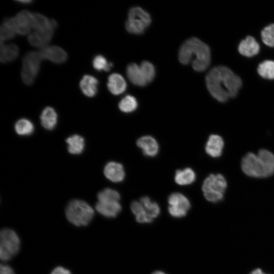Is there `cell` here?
Wrapping results in <instances>:
<instances>
[{
    "label": "cell",
    "instance_id": "cell-8",
    "mask_svg": "<svg viewBox=\"0 0 274 274\" xmlns=\"http://www.w3.org/2000/svg\"><path fill=\"white\" fill-rule=\"evenodd\" d=\"M20 240L16 233L10 229H4L0 233V258L6 261L18 252Z\"/></svg>",
    "mask_w": 274,
    "mask_h": 274
},
{
    "label": "cell",
    "instance_id": "cell-1",
    "mask_svg": "<svg viewBox=\"0 0 274 274\" xmlns=\"http://www.w3.org/2000/svg\"><path fill=\"white\" fill-rule=\"evenodd\" d=\"M206 82L210 94L220 102L236 96L242 86L241 78L224 66L212 68L206 76Z\"/></svg>",
    "mask_w": 274,
    "mask_h": 274
},
{
    "label": "cell",
    "instance_id": "cell-32",
    "mask_svg": "<svg viewBox=\"0 0 274 274\" xmlns=\"http://www.w3.org/2000/svg\"><path fill=\"white\" fill-rule=\"evenodd\" d=\"M144 77L147 84L152 82L155 78V69L151 62L148 61H143L140 65Z\"/></svg>",
    "mask_w": 274,
    "mask_h": 274
},
{
    "label": "cell",
    "instance_id": "cell-25",
    "mask_svg": "<svg viewBox=\"0 0 274 274\" xmlns=\"http://www.w3.org/2000/svg\"><path fill=\"white\" fill-rule=\"evenodd\" d=\"M130 209L135 215L138 222L149 223L152 222L153 220L149 217L146 210L140 201H132L130 204Z\"/></svg>",
    "mask_w": 274,
    "mask_h": 274
},
{
    "label": "cell",
    "instance_id": "cell-22",
    "mask_svg": "<svg viewBox=\"0 0 274 274\" xmlns=\"http://www.w3.org/2000/svg\"><path fill=\"white\" fill-rule=\"evenodd\" d=\"M40 119L41 124L45 128L51 130L56 125L57 115L53 108L47 107L42 111Z\"/></svg>",
    "mask_w": 274,
    "mask_h": 274
},
{
    "label": "cell",
    "instance_id": "cell-16",
    "mask_svg": "<svg viewBox=\"0 0 274 274\" xmlns=\"http://www.w3.org/2000/svg\"><path fill=\"white\" fill-rule=\"evenodd\" d=\"M223 147V139L217 134H212L206 143L205 150L211 157L217 158L221 155Z\"/></svg>",
    "mask_w": 274,
    "mask_h": 274
},
{
    "label": "cell",
    "instance_id": "cell-9",
    "mask_svg": "<svg viewBox=\"0 0 274 274\" xmlns=\"http://www.w3.org/2000/svg\"><path fill=\"white\" fill-rule=\"evenodd\" d=\"M33 14L23 10L15 16L4 21L16 34L25 35L29 33L32 28Z\"/></svg>",
    "mask_w": 274,
    "mask_h": 274
},
{
    "label": "cell",
    "instance_id": "cell-4",
    "mask_svg": "<svg viewBox=\"0 0 274 274\" xmlns=\"http://www.w3.org/2000/svg\"><path fill=\"white\" fill-rule=\"evenodd\" d=\"M65 214L67 220L75 225L86 226L92 219L94 211L85 201L73 199L67 204Z\"/></svg>",
    "mask_w": 274,
    "mask_h": 274
},
{
    "label": "cell",
    "instance_id": "cell-20",
    "mask_svg": "<svg viewBox=\"0 0 274 274\" xmlns=\"http://www.w3.org/2000/svg\"><path fill=\"white\" fill-rule=\"evenodd\" d=\"M98 80L94 77L86 75L81 79L80 87L83 93L88 97H93L97 92Z\"/></svg>",
    "mask_w": 274,
    "mask_h": 274
},
{
    "label": "cell",
    "instance_id": "cell-7",
    "mask_svg": "<svg viewBox=\"0 0 274 274\" xmlns=\"http://www.w3.org/2000/svg\"><path fill=\"white\" fill-rule=\"evenodd\" d=\"M42 60L39 51H30L24 55L21 71V79L24 84L30 85L33 83L39 73Z\"/></svg>",
    "mask_w": 274,
    "mask_h": 274
},
{
    "label": "cell",
    "instance_id": "cell-6",
    "mask_svg": "<svg viewBox=\"0 0 274 274\" xmlns=\"http://www.w3.org/2000/svg\"><path fill=\"white\" fill-rule=\"evenodd\" d=\"M151 22V17L148 12L139 7H134L128 12L125 22L126 29L129 33L140 35L144 32Z\"/></svg>",
    "mask_w": 274,
    "mask_h": 274
},
{
    "label": "cell",
    "instance_id": "cell-27",
    "mask_svg": "<svg viewBox=\"0 0 274 274\" xmlns=\"http://www.w3.org/2000/svg\"><path fill=\"white\" fill-rule=\"evenodd\" d=\"M140 201L146 210L149 217L153 220L160 213V210L158 204L151 200L148 196L142 197Z\"/></svg>",
    "mask_w": 274,
    "mask_h": 274
},
{
    "label": "cell",
    "instance_id": "cell-40",
    "mask_svg": "<svg viewBox=\"0 0 274 274\" xmlns=\"http://www.w3.org/2000/svg\"><path fill=\"white\" fill-rule=\"evenodd\" d=\"M20 3H29L30 2H31L30 1H19Z\"/></svg>",
    "mask_w": 274,
    "mask_h": 274
},
{
    "label": "cell",
    "instance_id": "cell-15",
    "mask_svg": "<svg viewBox=\"0 0 274 274\" xmlns=\"http://www.w3.org/2000/svg\"><path fill=\"white\" fill-rule=\"evenodd\" d=\"M96 211L108 218H114L121 212L122 207L119 201H97L95 205Z\"/></svg>",
    "mask_w": 274,
    "mask_h": 274
},
{
    "label": "cell",
    "instance_id": "cell-28",
    "mask_svg": "<svg viewBox=\"0 0 274 274\" xmlns=\"http://www.w3.org/2000/svg\"><path fill=\"white\" fill-rule=\"evenodd\" d=\"M136 98L128 95L123 98L119 103V108L123 113H129L135 111L138 107Z\"/></svg>",
    "mask_w": 274,
    "mask_h": 274
},
{
    "label": "cell",
    "instance_id": "cell-37",
    "mask_svg": "<svg viewBox=\"0 0 274 274\" xmlns=\"http://www.w3.org/2000/svg\"><path fill=\"white\" fill-rule=\"evenodd\" d=\"M51 274H72L68 270L62 267H57L53 269Z\"/></svg>",
    "mask_w": 274,
    "mask_h": 274
},
{
    "label": "cell",
    "instance_id": "cell-30",
    "mask_svg": "<svg viewBox=\"0 0 274 274\" xmlns=\"http://www.w3.org/2000/svg\"><path fill=\"white\" fill-rule=\"evenodd\" d=\"M258 74L267 79H274V61L265 60L261 63L257 68Z\"/></svg>",
    "mask_w": 274,
    "mask_h": 274
},
{
    "label": "cell",
    "instance_id": "cell-33",
    "mask_svg": "<svg viewBox=\"0 0 274 274\" xmlns=\"http://www.w3.org/2000/svg\"><path fill=\"white\" fill-rule=\"evenodd\" d=\"M263 42L270 47H274V24L265 27L261 31Z\"/></svg>",
    "mask_w": 274,
    "mask_h": 274
},
{
    "label": "cell",
    "instance_id": "cell-26",
    "mask_svg": "<svg viewBox=\"0 0 274 274\" xmlns=\"http://www.w3.org/2000/svg\"><path fill=\"white\" fill-rule=\"evenodd\" d=\"M66 142L68 145V151L71 154H79L84 150V140L79 135L74 134L68 137L66 139Z\"/></svg>",
    "mask_w": 274,
    "mask_h": 274
},
{
    "label": "cell",
    "instance_id": "cell-24",
    "mask_svg": "<svg viewBox=\"0 0 274 274\" xmlns=\"http://www.w3.org/2000/svg\"><path fill=\"white\" fill-rule=\"evenodd\" d=\"M195 178V172L189 167L177 170L175 176L176 183L181 186L192 184L194 182Z\"/></svg>",
    "mask_w": 274,
    "mask_h": 274
},
{
    "label": "cell",
    "instance_id": "cell-39",
    "mask_svg": "<svg viewBox=\"0 0 274 274\" xmlns=\"http://www.w3.org/2000/svg\"><path fill=\"white\" fill-rule=\"evenodd\" d=\"M152 274H166L165 272L162 271L157 270L153 272Z\"/></svg>",
    "mask_w": 274,
    "mask_h": 274
},
{
    "label": "cell",
    "instance_id": "cell-3",
    "mask_svg": "<svg viewBox=\"0 0 274 274\" xmlns=\"http://www.w3.org/2000/svg\"><path fill=\"white\" fill-rule=\"evenodd\" d=\"M241 167L248 176L266 178L274 173V155L268 150H260L257 154L248 153L243 158Z\"/></svg>",
    "mask_w": 274,
    "mask_h": 274
},
{
    "label": "cell",
    "instance_id": "cell-31",
    "mask_svg": "<svg viewBox=\"0 0 274 274\" xmlns=\"http://www.w3.org/2000/svg\"><path fill=\"white\" fill-rule=\"evenodd\" d=\"M98 201H119L120 195L118 191L111 188H105L98 193Z\"/></svg>",
    "mask_w": 274,
    "mask_h": 274
},
{
    "label": "cell",
    "instance_id": "cell-35",
    "mask_svg": "<svg viewBox=\"0 0 274 274\" xmlns=\"http://www.w3.org/2000/svg\"><path fill=\"white\" fill-rule=\"evenodd\" d=\"M16 33L4 22L1 27V42L12 39Z\"/></svg>",
    "mask_w": 274,
    "mask_h": 274
},
{
    "label": "cell",
    "instance_id": "cell-36",
    "mask_svg": "<svg viewBox=\"0 0 274 274\" xmlns=\"http://www.w3.org/2000/svg\"><path fill=\"white\" fill-rule=\"evenodd\" d=\"M0 274H15L13 269L6 265H1Z\"/></svg>",
    "mask_w": 274,
    "mask_h": 274
},
{
    "label": "cell",
    "instance_id": "cell-5",
    "mask_svg": "<svg viewBox=\"0 0 274 274\" xmlns=\"http://www.w3.org/2000/svg\"><path fill=\"white\" fill-rule=\"evenodd\" d=\"M227 181L221 174H211L203 181L202 190L205 198L212 202H218L223 198Z\"/></svg>",
    "mask_w": 274,
    "mask_h": 274
},
{
    "label": "cell",
    "instance_id": "cell-38",
    "mask_svg": "<svg viewBox=\"0 0 274 274\" xmlns=\"http://www.w3.org/2000/svg\"><path fill=\"white\" fill-rule=\"evenodd\" d=\"M249 274H267L263 272L260 268H256L252 270Z\"/></svg>",
    "mask_w": 274,
    "mask_h": 274
},
{
    "label": "cell",
    "instance_id": "cell-23",
    "mask_svg": "<svg viewBox=\"0 0 274 274\" xmlns=\"http://www.w3.org/2000/svg\"><path fill=\"white\" fill-rule=\"evenodd\" d=\"M19 49L14 44H5L1 43L0 60L2 62L12 61L18 56Z\"/></svg>",
    "mask_w": 274,
    "mask_h": 274
},
{
    "label": "cell",
    "instance_id": "cell-34",
    "mask_svg": "<svg viewBox=\"0 0 274 274\" xmlns=\"http://www.w3.org/2000/svg\"><path fill=\"white\" fill-rule=\"evenodd\" d=\"M93 66L97 71H109L113 66L112 62H108L106 58L101 55L96 56L93 60Z\"/></svg>",
    "mask_w": 274,
    "mask_h": 274
},
{
    "label": "cell",
    "instance_id": "cell-21",
    "mask_svg": "<svg viewBox=\"0 0 274 274\" xmlns=\"http://www.w3.org/2000/svg\"><path fill=\"white\" fill-rule=\"evenodd\" d=\"M57 27V22L54 20H49L40 13L33 14L32 28L35 31L44 30Z\"/></svg>",
    "mask_w": 274,
    "mask_h": 274
},
{
    "label": "cell",
    "instance_id": "cell-17",
    "mask_svg": "<svg viewBox=\"0 0 274 274\" xmlns=\"http://www.w3.org/2000/svg\"><path fill=\"white\" fill-rule=\"evenodd\" d=\"M126 83L121 75L114 73L109 76L107 86L113 94L119 95L122 93L126 90Z\"/></svg>",
    "mask_w": 274,
    "mask_h": 274
},
{
    "label": "cell",
    "instance_id": "cell-19",
    "mask_svg": "<svg viewBox=\"0 0 274 274\" xmlns=\"http://www.w3.org/2000/svg\"><path fill=\"white\" fill-rule=\"evenodd\" d=\"M238 49L242 55L247 57H251L258 53L259 45L253 37L248 36L245 40L241 41Z\"/></svg>",
    "mask_w": 274,
    "mask_h": 274
},
{
    "label": "cell",
    "instance_id": "cell-29",
    "mask_svg": "<svg viewBox=\"0 0 274 274\" xmlns=\"http://www.w3.org/2000/svg\"><path fill=\"white\" fill-rule=\"evenodd\" d=\"M15 130L17 133L20 135H27L33 132L34 126L29 120L21 119L16 123Z\"/></svg>",
    "mask_w": 274,
    "mask_h": 274
},
{
    "label": "cell",
    "instance_id": "cell-2",
    "mask_svg": "<svg viewBox=\"0 0 274 274\" xmlns=\"http://www.w3.org/2000/svg\"><path fill=\"white\" fill-rule=\"evenodd\" d=\"M179 61L183 64L192 63L193 68L197 72L205 71L211 61V52L208 45L199 39L192 37L186 40L180 48Z\"/></svg>",
    "mask_w": 274,
    "mask_h": 274
},
{
    "label": "cell",
    "instance_id": "cell-18",
    "mask_svg": "<svg viewBox=\"0 0 274 274\" xmlns=\"http://www.w3.org/2000/svg\"><path fill=\"white\" fill-rule=\"evenodd\" d=\"M126 75L129 81L135 85L145 86L147 84L140 65L135 63L127 65Z\"/></svg>",
    "mask_w": 274,
    "mask_h": 274
},
{
    "label": "cell",
    "instance_id": "cell-12",
    "mask_svg": "<svg viewBox=\"0 0 274 274\" xmlns=\"http://www.w3.org/2000/svg\"><path fill=\"white\" fill-rule=\"evenodd\" d=\"M55 29L51 28L44 30L33 31L29 33L28 41L32 46L43 48L48 46L51 41Z\"/></svg>",
    "mask_w": 274,
    "mask_h": 274
},
{
    "label": "cell",
    "instance_id": "cell-11",
    "mask_svg": "<svg viewBox=\"0 0 274 274\" xmlns=\"http://www.w3.org/2000/svg\"><path fill=\"white\" fill-rule=\"evenodd\" d=\"M43 59L48 60L54 63L64 62L67 58L65 51L57 46H47L39 50Z\"/></svg>",
    "mask_w": 274,
    "mask_h": 274
},
{
    "label": "cell",
    "instance_id": "cell-13",
    "mask_svg": "<svg viewBox=\"0 0 274 274\" xmlns=\"http://www.w3.org/2000/svg\"><path fill=\"white\" fill-rule=\"evenodd\" d=\"M104 173L107 179L115 183L122 182L125 176L123 165L114 161L109 162L106 165Z\"/></svg>",
    "mask_w": 274,
    "mask_h": 274
},
{
    "label": "cell",
    "instance_id": "cell-10",
    "mask_svg": "<svg viewBox=\"0 0 274 274\" xmlns=\"http://www.w3.org/2000/svg\"><path fill=\"white\" fill-rule=\"evenodd\" d=\"M168 213L172 217L177 218L185 216L191 207L189 200L179 192L170 194L168 198Z\"/></svg>",
    "mask_w": 274,
    "mask_h": 274
},
{
    "label": "cell",
    "instance_id": "cell-14",
    "mask_svg": "<svg viewBox=\"0 0 274 274\" xmlns=\"http://www.w3.org/2000/svg\"><path fill=\"white\" fill-rule=\"evenodd\" d=\"M136 144L142 150L144 154L147 156L153 157L158 153V144L151 136L145 135L139 138L136 142Z\"/></svg>",
    "mask_w": 274,
    "mask_h": 274
}]
</instances>
